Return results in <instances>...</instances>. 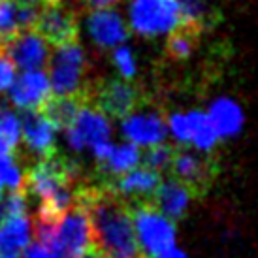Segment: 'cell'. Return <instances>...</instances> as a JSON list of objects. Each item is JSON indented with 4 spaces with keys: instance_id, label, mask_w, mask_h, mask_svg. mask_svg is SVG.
<instances>
[{
    "instance_id": "6da1fadb",
    "label": "cell",
    "mask_w": 258,
    "mask_h": 258,
    "mask_svg": "<svg viewBox=\"0 0 258 258\" xmlns=\"http://www.w3.org/2000/svg\"><path fill=\"white\" fill-rule=\"evenodd\" d=\"M78 202L87 206L93 226V251L102 258H144L136 241L130 208L108 186L81 185Z\"/></svg>"
},
{
    "instance_id": "7a4b0ae2",
    "label": "cell",
    "mask_w": 258,
    "mask_h": 258,
    "mask_svg": "<svg viewBox=\"0 0 258 258\" xmlns=\"http://www.w3.org/2000/svg\"><path fill=\"white\" fill-rule=\"evenodd\" d=\"M128 208L138 247L144 258H155L175 247V224L162 215L151 202H136L130 204Z\"/></svg>"
},
{
    "instance_id": "3957f363",
    "label": "cell",
    "mask_w": 258,
    "mask_h": 258,
    "mask_svg": "<svg viewBox=\"0 0 258 258\" xmlns=\"http://www.w3.org/2000/svg\"><path fill=\"white\" fill-rule=\"evenodd\" d=\"M87 58L85 51L78 42L58 45L49 58V83L55 96L87 98L85 87Z\"/></svg>"
},
{
    "instance_id": "277c9868",
    "label": "cell",
    "mask_w": 258,
    "mask_h": 258,
    "mask_svg": "<svg viewBox=\"0 0 258 258\" xmlns=\"http://www.w3.org/2000/svg\"><path fill=\"white\" fill-rule=\"evenodd\" d=\"M128 29L144 38L172 34L183 27L179 0H130Z\"/></svg>"
},
{
    "instance_id": "5b68a950",
    "label": "cell",
    "mask_w": 258,
    "mask_h": 258,
    "mask_svg": "<svg viewBox=\"0 0 258 258\" xmlns=\"http://www.w3.org/2000/svg\"><path fill=\"white\" fill-rule=\"evenodd\" d=\"M64 134L66 144L74 153H85L102 142H111L113 126L108 115L102 113L93 102L85 98L64 128Z\"/></svg>"
},
{
    "instance_id": "8992f818",
    "label": "cell",
    "mask_w": 258,
    "mask_h": 258,
    "mask_svg": "<svg viewBox=\"0 0 258 258\" xmlns=\"http://www.w3.org/2000/svg\"><path fill=\"white\" fill-rule=\"evenodd\" d=\"M34 30L49 43V45H64L76 42L78 38V15L64 2L45 0L38 8V19Z\"/></svg>"
},
{
    "instance_id": "52a82bcc",
    "label": "cell",
    "mask_w": 258,
    "mask_h": 258,
    "mask_svg": "<svg viewBox=\"0 0 258 258\" xmlns=\"http://www.w3.org/2000/svg\"><path fill=\"white\" fill-rule=\"evenodd\" d=\"M166 128L177 144L192 145L200 153H211L219 144L215 128L211 126L204 111H179L172 113L166 121Z\"/></svg>"
},
{
    "instance_id": "ba28073f",
    "label": "cell",
    "mask_w": 258,
    "mask_h": 258,
    "mask_svg": "<svg viewBox=\"0 0 258 258\" xmlns=\"http://www.w3.org/2000/svg\"><path fill=\"white\" fill-rule=\"evenodd\" d=\"M51 83L43 70H25L8 91L12 106L19 111H38L51 100Z\"/></svg>"
},
{
    "instance_id": "9c48e42d",
    "label": "cell",
    "mask_w": 258,
    "mask_h": 258,
    "mask_svg": "<svg viewBox=\"0 0 258 258\" xmlns=\"http://www.w3.org/2000/svg\"><path fill=\"white\" fill-rule=\"evenodd\" d=\"M121 132L124 140L138 147H153L164 144L168 136L164 117L155 109L132 111L121 119Z\"/></svg>"
},
{
    "instance_id": "30bf717a",
    "label": "cell",
    "mask_w": 258,
    "mask_h": 258,
    "mask_svg": "<svg viewBox=\"0 0 258 258\" xmlns=\"http://www.w3.org/2000/svg\"><path fill=\"white\" fill-rule=\"evenodd\" d=\"M57 132L58 128L53 124L42 109L38 111H23L21 115V142L27 151L36 155L38 158H45L55 155L57 149Z\"/></svg>"
},
{
    "instance_id": "8fae6325",
    "label": "cell",
    "mask_w": 258,
    "mask_h": 258,
    "mask_svg": "<svg viewBox=\"0 0 258 258\" xmlns=\"http://www.w3.org/2000/svg\"><path fill=\"white\" fill-rule=\"evenodd\" d=\"M89 100L93 102L102 113L121 121L122 117H126L136 109L138 102H140V93L136 91V87H132L124 79H109L96 89L94 96Z\"/></svg>"
},
{
    "instance_id": "7c38bea8",
    "label": "cell",
    "mask_w": 258,
    "mask_h": 258,
    "mask_svg": "<svg viewBox=\"0 0 258 258\" xmlns=\"http://www.w3.org/2000/svg\"><path fill=\"white\" fill-rule=\"evenodd\" d=\"M87 32L98 47L102 49H111V47H119L124 45L128 40V25L122 19L117 10L111 8H98L93 10L87 15Z\"/></svg>"
},
{
    "instance_id": "4fadbf2b",
    "label": "cell",
    "mask_w": 258,
    "mask_h": 258,
    "mask_svg": "<svg viewBox=\"0 0 258 258\" xmlns=\"http://www.w3.org/2000/svg\"><path fill=\"white\" fill-rule=\"evenodd\" d=\"M12 57L17 68L25 70H43L49 62V43L45 42L34 29L21 30L6 45H2Z\"/></svg>"
},
{
    "instance_id": "5bb4252c",
    "label": "cell",
    "mask_w": 258,
    "mask_h": 258,
    "mask_svg": "<svg viewBox=\"0 0 258 258\" xmlns=\"http://www.w3.org/2000/svg\"><path fill=\"white\" fill-rule=\"evenodd\" d=\"M160 181L162 177L158 172L145 166H136L134 170L108 181L106 186L121 200H134L132 204H136V202H151V196L155 194Z\"/></svg>"
},
{
    "instance_id": "9a60e30c",
    "label": "cell",
    "mask_w": 258,
    "mask_h": 258,
    "mask_svg": "<svg viewBox=\"0 0 258 258\" xmlns=\"http://www.w3.org/2000/svg\"><path fill=\"white\" fill-rule=\"evenodd\" d=\"M194 196L196 194L190 190V186H186L183 181L172 177L168 181H160L155 194L151 196V204L170 221H177L186 213Z\"/></svg>"
},
{
    "instance_id": "2e32d148",
    "label": "cell",
    "mask_w": 258,
    "mask_h": 258,
    "mask_svg": "<svg viewBox=\"0 0 258 258\" xmlns=\"http://www.w3.org/2000/svg\"><path fill=\"white\" fill-rule=\"evenodd\" d=\"M170 168H172L175 179L183 181L186 186H190L194 194L204 190L211 179V162L190 151H173Z\"/></svg>"
},
{
    "instance_id": "e0dca14e",
    "label": "cell",
    "mask_w": 258,
    "mask_h": 258,
    "mask_svg": "<svg viewBox=\"0 0 258 258\" xmlns=\"http://www.w3.org/2000/svg\"><path fill=\"white\" fill-rule=\"evenodd\" d=\"M208 119L211 126L215 128L219 140H228V138H236L241 128H243L245 115L241 106L232 98L221 96L217 100L211 102L208 109Z\"/></svg>"
},
{
    "instance_id": "ac0fdd59",
    "label": "cell",
    "mask_w": 258,
    "mask_h": 258,
    "mask_svg": "<svg viewBox=\"0 0 258 258\" xmlns=\"http://www.w3.org/2000/svg\"><path fill=\"white\" fill-rule=\"evenodd\" d=\"M32 221L29 213H0V252H19L32 239Z\"/></svg>"
},
{
    "instance_id": "d6986e66",
    "label": "cell",
    "mask_w": 258,
    "mask_h": 258,
    "mask_svg": "<svg viewBox=\"0 0 258 258\" xmlns=\"http://www.w3.org/2000/svg\"><path fill=\"white\" fill-rule=\"evenodd\" d=\"M140 162H142V151L138 145L130 144V142L113 144L108 157L98 162V172L104 179L111 181L122 173L134 170Z\"/></svg>"
},
{
    "instance_id": "ffe728a7",
    "label": "cell",
    "mask_w": 258,
    "mask_h": 258,
    "mask_svg": "<svg viewBox=\"0 0 258 258\" xmlns=\"http://www.w3.org/2000/svg\"><path fill=\"white\" fill-rule=\"evenodd\" d=\"M85 100V98H72V96H55V98H51L47 104H45V108L42 109L43 113L49 117L53 124L57 126L58 130H64L70 121L74 119V115L76 111L79 109L81 106V102Z\"/></svg>"
},
{
    "instance_id": "44dd1931",
    "label": "cell",
    "mask_w": 258,
    "mask_h": 258,
    "mask_svg": "<svg viewBox=\"0 0 258 258\" xmlns=\"http://www.w3.org/2000/svg\"><path fill=\"white\" fill-rule=\"evenodd\" d=\"M21 145V117L14 109H0V149L14 153Z\"/></svg>"
},
{
    "instance_id": "7402d4cb",
    "label": "cell",
    "mask_w": 258,
    "mask_h": 258,
    "mask_svg": "<svg viewBox=\"0 0 258 258\" xmlns=\"http://www.w3.org/2000/svg\"><path fill=\"white\" fill-rule=\"evenodd\" d=\"M25 173L27 170L21 166L14 153H8L0 157V183L6 186L10 192H17L25 188Z\"/></svg>"
},
{
    "instance_id": "603a6c76",
    "label": "cell",
    "mask_w": 258,
    "mask_h": 258,
    "mask_svg": "<svg viewBox=\"0 0 258 258\" xmlns=\"http://www.w3.org/2000/svg\"><path fill=\"white\" fill-rule=\"evenodd\" d=\"M19 32V2L0 0V45H6Z\"/></svg>"
},
{
    "instance_id": "cb8c5ba5",
    "label": "cell",
    "mask_w": 258,
    "mask_h": 258,
    "mask_svg": "<svg viewBox=\"0 0 258 258\" xmlns=\"http://www.w3.org/2000/svg\"><path fill=\"white\" fill-rule=\"evenodd\" d=\"M194 30L186 29V27H179V29L172 32V36L168 40V53L170 57L183 60L192 53L194 47Z\"/></svg>"
},
{
    "instance_id": "d4e9b609",
    "label": "cell",
    "mask_w": 258,
    "mask_h": 258,
    "mask_svg": "<svg viewBox=\"0 0 258 258\" xmlns=\"http://www.w3.org/2000/svg\"><path fill=\"white\" fill-rule=\"evenodd\" d=\"M172 157H173V147L164 142V144L147 147L145 155H142V160H144L145 168H151V170H155V172L160 173L170 168Z\"/></svg>"
},
{
    "instance_id": "484cf974",
    "label": "cell",
    "mask_w": 258,
    "mask_h": 258,
    "mask_svg": "<svg viewBox=\"0 0 258 258\" xmlns=\"http://www.w3.org/2000/svg\"><path fill=\"white\" fill-rule=\"evenodd\" d=\"M113 64L117 68V72L124 81L136 78L138 72V64H136V57L130 49L128 45H119L115 47L113 51Z\"/></svg>"
},
{
    "instance_id": "4316f807",
    "label": "cell",
    "mask_w": 258,
    "mask_h": 258,
    "mask_svg": "<svg viewBox=\"0 0 258 258\" xmlns=\"http://www.w3.org/2000/svg\"><path fill=\"white\" fill-rule=\"evenodd\" d=\"M17 78V66L14 64L8 51L0 45V93H8Z\"/></svg>"
},
{
    "instance_id": "83f0119b",
    "label": "cell",
    "mask_w": 258,
    "mask_h": 258,
    "mask_svg": "<svg viewBox=\"0 0 258 258\" xmlns=\"http://www.w3.org/2000/svg\"><path fill=\"white\" fill-rule=\"evenodd\" d=\"M23 258H53V252L42 243H29L23 249Z\"/></svg>"
},
{
    "instance_id": "f1b7e54d",
    "label": "cell",
    "mask_w": 258,
    "mask_h": 258,
    "mask_svg": "<svg viewBox=\"0 0 258 258\" xmlns=\"http://www.w3.org/2000/svg\"><path fill=\"white\" fill-rule=\"evenodd\" d=\"M119 0H85V4L93 10H98V8H111L113 4H117Z\"/></svg>"
},
{
    "instance_id": "f546056e",
    "label": "cell",
    "mask_w": 258,
    "mask_h": 258,
    "mask_svg": "<svg viewBox=\"0 0 258 258\" xmlns=\"http://www.w3.org/2000/svg\"><path fill=\"white\" fill-rule=\"evenodd\" d=\"M155 258H188V256H186V252H183L181 249L172 247L170 251L162 252V254H158V256H155Z\"/></svg>"
},
{
    "instance_id": "4dcf8cb0",
    "label": "cell",
    "mask_w": 258,
    "mask_h": 258,
    "mask_svg": "<svg viewBox=\"0 0 258 258\" xmlns=\"http://www.w3.org/2000/svg\"><path fill=\"white\" fill-rule=\"evenodd\" d=\"M15 2H19L23 6H32V8H40L45 2V0H15Z\"/></svg>"
},
{
    "instance_id": "1f68e13d",
    "label": "cell",
    "mask_w": 258,
    "mask_h": 258,
    "mask_svg": "<svg viewBox=\"0 0 258 258\" xmlns=\"http://www.w3.org/2000/svg\"><path fill=\"white\" fill-rule=\"evenodd\" d=\"M0 258H21L19 254H12V252H0Z\"/></svg>"
},
{
    "instance_id": "d6a6232c",
    "label": "cell",
    "mask_w": 258,
    "mask_h": 258,
    "mask_svg": "<svg viewBox=\"0 0 258 258\" xmlns=\"http://www.w3.org/2000/svg\"><path fill=\"white\" fill-rule=\"evenodd\" d=\"M83 258H102V256L96 251H91V252H87V254Z\"/></svg>"
},
{
    "instance_id": "836d02e7",
    "label": "cell",
    "mask_w": 258,
    "mask_h": 258,
    "mask_svg": "<svg viewBox=\"0 0 258 258\" xmlns=\"http://www.w3.org/2000/svg\"><path fill=\"white\" fill-rule=\"evenodd\" d=\"M57 2H64V4H70V2H74V0H57Z\"/></svg>"
},
{
    "instance_id": "e575fe53",
    "label": "cell",
    "mask_w": 258,
    "mask_h": 258,
    "mask_svg": "<svg viewBox=\"0 0 258 258\" xmlns=\"http://www.w3.org/2000/svg\"><path fill=\"white\" fill-rule=\"evenodd\" d=\"M2 188H4V186H2V183H0V200H2Z\"/></svg>"
}]
</instances>
